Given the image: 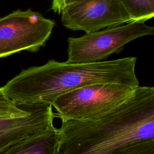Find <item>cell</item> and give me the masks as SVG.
Listing matches in <instances>:
<instances>
[{"label": "cell", "instance_id": "1", "mask_svg": "<svg viewBox=\"0 0 154 154\" xmlns=\"http://www.w3.org/2000/svg\"><path fill=\"white\" fill-rule=\"evenodd\" d=\"M59 154H109L128 144L154 141V88L140 86L97 116L61 121Z\"/></svg>", "mask_w": 154, "mask_h": 154}, {"label": "cell", "instance_id": "2", "mask_svg": "<svg viewBox=\"0 0 154 154\" xmlns=\"http://www.w3.org/2000/svg\"><path fill=\"white\" fill-rule=\"evenodd\" d=\"M136 62L135 57L94 63L51 60L43 65L22 70L2 88L16 105H52L60 95L85 85L115 83L138 87Z\"/></svg>", "mask_w": 154, "mask_h": 154}, {"label": "cell", "instance_id": "3", "mask_svg": "<svg viewBox=\"0 0 154 154\" xmlns=\"http://www.w3.org/2000/svg\"><path fill=\"white\" fill-rule=\"evenodd\" d=\"M136 87L115 83L85 85L60 95L52 106L56 111V117L61 121L87 119L116 107Z\"/></svg>", "mask_w": 154, "mask_h": 154}, {"label": "cell", "instance_id": "4", "mask_svg": "<svg viewBox=\"0 0 154 154\" xmlns=\"http://www.w3.org/2000/svg\"><path fill=\"white\" fill-rule=\"evenodd\" d=\"M154 34V28L144 22H131L85 33L67 39V60L70 63H94L106 60L122 51L125 45L143 36Z\"/></svg>", "mask_w": 154, "mask_h": 154}, {"label": "cell", "instance_id": "5", "mask_svg": "<svg viewBox=\"0 0 154 154\" xmlns=\"http://www.w3.org/2000/svg\"><path fill=\"white\" fill-rule=\"evenodd\" d=\"M55 22L31 8L0 17V58L16 52L38 51L49 38Z\"/></svg>", "mask_w": 154, "mask_h": 154}, {"label": "cell", "instance_id": "6", "mask_svg": "<svg viewBox=\"0 0 154 154\" xmlns=\"http://www.w3.org/2000/svg\"><path fill=\"white\" fill-rule=\"evenodd\" d=\"M61 14L64 27L85 33L131 22L120 0H78Z\"/></svg>", "mask_w": 154, "mask_h": 154}, {"label": "cell", "instance_id": "7", "mask_svg": "<svg viewBox=\"0 0 154 154\" xmlns=\"http://www.w3.org/2000/svg\"><path fill=\"white\" fill-rule=\"evenodd\" d=\"M51 105L35 104L23 117L0 120V154L15 144L54 126L56 114Z\"/></svg>", "mask_w": 154, "mask_h": 154}, {"label": "cell", "instance_id": "8", "mask_svg": "<svg viewBox=\"0 0 154 154\" xmlns=\"http://www.w3.org/2000/svg\"><path fill=\"white\" fill-rule=\"evenodd\" d=\"M60 140L55 126L8 148L1 154H59Z\"/></svg>", "mask_w": 154, "mask_h": 154}, {"label": "cell", "instance_id": "9", "mask_svg": "<svg viewBox=\"0 0 154 154\" xmlns=\"http://www.w3.org/2000/svg\"><path fill=\"white\" fill-rule=\"evenodd\" d=\"M131 22H144L154 16V0H120Z\"/></svg>", "mask_w": 154, "mask_h": 154}, {"label": "cell", "instance_id": "10", "mask_svg": "<svg viewBox=\"0 0 154 154\" xmlns=\"http://www.w3.org/2000/svg\"><path fill=\"white\" fill-rule=\"evenodd\" d=\"M35 104L16 105L4 93L0 87V120L23 117L28 116Z\"/></svg>", "mask_w": 154, "mask_h": 154}, {"label": "cell", "instance_id": "11", "mask_svg": "<svg viewBox=\"0 0 154 154\" xmlns=\"http://www.w3.org/2000/svg\"><path fill=\"white\" fill-rule=\"evenodd\" d=\"M109 154H154V141H141L130 143Z\"/></svg>", "mask_w": 154, "mask_h": 154}, {"label": "cell", "instance_id": "12", "mask_svg": "<svg viewBox=\"0 0 154 154\" xmlns=\"http://www.w3.org/2000/svg\"><path fill=\"white\" fill-rule=\"evenodd\" d=\"M78 0H52L51 3V10L55 13L61 14L65 8L75 3Z\"/></svg>", "mask_w": 154, "mask_h": 154}]
</instances>
